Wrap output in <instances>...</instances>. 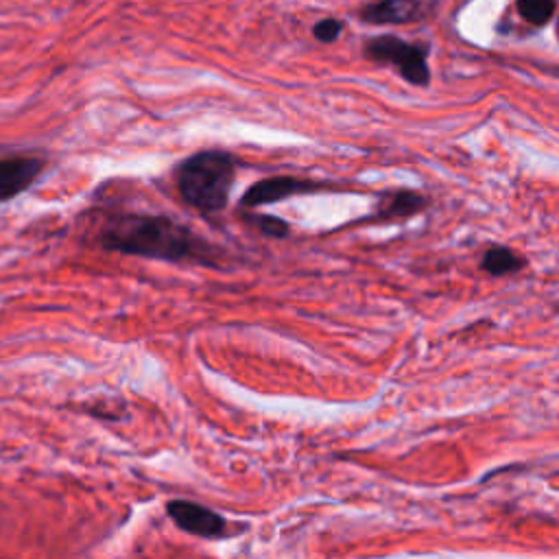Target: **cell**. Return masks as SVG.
<instances>
[{
    "label": "cell",
    "instance_id": "6",
    "mask_svg": "<svg viewBox=\"0 0 559 559\" xmlns=\"http://www.w3.org/2000/svg\"><path fill=\"white\" fill-rule=\"evenodd\" d=\"M437 0H378L362 9V20L373 24H404L426 17Z\"/></svg>",
    "mask_w": 559,
    "mask_h": 559
},
{
    "label": "cell",
    "instance_id": "10",
    "mask_svg": "<svg viewBox=\"0 0 559 559\" xmlns=\"http://www.w3.org/2000/svg\"><path fill=\"white\" fill-rule=\"evenodd\" d=\"M518 13L533 26L546 24L555 13V0H515Z\"/></svg>",
    "mask_w": 559,
    "mask_h": 559
},
{
    "label": "cell",
    "instance_id": "8",
    "mask_svg": "<svg viewBox=\"0 0 559 559\" xmlns=\"http://www.w3.org/2000/svg\"><path fill=\"white\" fill-rule=\"evenodd\" d=\"M428 197H424L417 190L400 188L393 192H386L380 197V203L373 212L376 221H391V218H406L413 214H419L428 205Z\"/></svg>",
    "mask_w": 559,
    "mask_h": 559
},
{
    "label": "cell",
    "instance_id": "9",
    "mask_svg": "<svg viewBox=\"0 0 559 559\" xmlns=\"http://www.w3.org/2000/svg\"><path fill=\"white\" fill-rule=\"evenodd\" d=\"M480 266L485 273L493 275V277H502V275H511V273H518L526 266V260L509 249V247H489L485 253H483V260H480Z\"/></svg>",
    "mask_w": 559,
    "mask_h": 559
},
{
    "label": "cell",
    "instance_id": "14",
    "mask_svg": "<svg viewBox=\"0 0 559 559\" xmlns=\"http://www.w3.org/2000/svg\"><path fill=\"white\" fill-rule=\"evenodd\" d=\"M557 310H559V304H557Z\"/></svg>",
    "mask_w": 559,
    "mask_h": 559
},
{
    "label": "cell",
    "instance_id": "11",
    "mask_svg": "<svg viewBox=\"0 0 559 559\" xmlns=\"http://www.w3.org/2000/svg\"><path fill=\"white\" fill-rule=\"evenodd\" d=\"M247 221H249L258 231H262L264 236H271V238H286L288 231H290L288 223H284L282 218L271 216V214H251V216H247Z\"/></svg>",
    "mask_w": 559,
    "mask_h": 559
},
{
    "label": "cell",
    "instance_id": "2",
    "mask_svg": "<svg viewBox=\"0 0 559 559\" xmlns=\"http://www.w3.org/2000/svg\"><path fill=\"white\" fill-rule=\"evenodd\" d=\"M175 179L188 205L203 214H218L229 201L236 164L225 151H199L177 166Z\"/></svg>",
    "mask_w": 559,
    "mask_h": 559
},
{
    "label": "cell",
    "instance_id": "7",
    "mask_svg": "<svg viewBox=\"0 0 559 559\" xmlns=\"http://www.w3.org/2000/svg\"><path fill=\"white\" fill-rule=\"evenodd\" d=\"M44 162L33 155H11L0 159V201L24 192L41 173Z\"/></svg>",
    "mask_w": 559,
    "mask_h": 559
},
{
    "label": "cell",
    "instance_id": "4",
    "mask_svg": "<svg viewBox=\"0 0 559 559\" xmlns=\"http://www.w3.org/2000/svg\"><path fill=\"white\" fill-rule=\"evenodd\" d=\"M166 513L168 518L186 533L197 535V537H205V539H216L223 537L227 533V522L223 515H218L216 511L199 504V502H190V500H170L166 504Z\"/></svg>",
    "mask_w": 559,
    "mask_h": 559
},
{
    "label": "cell",
    "instance_id": "1",
    "mask_svg": "<svg viewBox=\"0 0 559 559\" xmlns=\"http://www.w3.org/2000/svg\"><path fill=\"white\" fill-rule=\"evenodd\" d=\"M100 245L151 260H197L212 264L210 245L186 225L155 214H116L100 227Z\"/></svg>",
    "mask_w": 559,
    "mask_h": 559
},
{
    "label": "cell",
    "instance_id": "12",
    "mask_svg": "<svg viewBox=\"0 0 559 559\" xmlns=\"http://www.w3.org/2000/svg\"><path fill=\"white\" fill-rule=\"evenodd\" d=\"M341 31H343V24H341L338 20H334V17L319 20V22L314 24V28H312L314 37H317L319 41H323V44L334 41V39L341 35Z\"/></svg>",
    "mask_w": 559,
    "mask_h": 559
},
{
    "label": "cell",
    "instance_id": "5",
    "mask_svg": "<svg viewBox=\"0 0 559 559\" xmlns=\"http://www.w3.org/2000/svg\"><path fill=\"white\" fill-rule=\"evenodd\" d=\"M325 188V183L310 181V179H297V177H266L255 181L247 188V192L240 199L242 207H258L264 203H275L288 197L297 194H312L317 190Z\"/></svg>",
    "mask_w": 559,
    "mask_h": 559
},
{
    "label": "cell",
    "instance_id": "13",
    "mask_svg": "<svg viewBox=\"0 0 559 559\" xmlns=\"http://www.w3.org/2000/svg\"><path fill=\"white\" fill-rule=\"evenodd\" d=\"M557 35H559V22H557Z\"/></svg>",
    "mask_w": 559,
    "mask_h": 559
},
{
    "label": "cell",
    "instance_id": "3",
    "mask_svg": "<svg viewBox=\"0 0 559 559\" xmlns=\"http://www.w3.org/2000/svg\"><path fill=\"white\" fill-rule=\"evenodd\" d=\"M365 57L373 63H386L397 68L402 79H406L413 85H428L430 83V70L426 63V48L417 44H408L393 35H380L371 37L365 44Z\"/></svg>",
    "mask_w": 559,
    "mask_h": 559
}]
</instances>
